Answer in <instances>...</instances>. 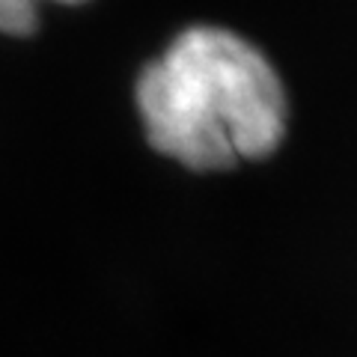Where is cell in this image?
I'll list each match as a JSON object with an SVG mask.
<instances>
[{"instance_id":"3957f363","label":"cell","mask_w":357,"mask_h":357,"mask_svg":"<svg viewBox=\"0 0 357 357\" xmlns=\"http://www.w3.org/2000/svg\"><path fill=\"white\" fill-rule=\"evenodd\" d=\"M54 3H84V0H54Z\"/></svg>"},{"instance_id":"7a4b0ae2","label":"cell","mask_w":357,"mask_h":357,"mask_svg":"<svg viewBox=\"0 0 357 357\" xmlns=\"http://www.w3.org/2000/svg\"><path fill=\"white\" fill-rule=\"evenodd\" d=\"M36 3L39 0H0V33L24 36L36 27Z\"/></svg>"},{"instance_id":"6da1fadb","label":"cell","mask_w":357,"mask_h":357,"mask_svg":"<svg viewBox=\"0 0 357 357\" xmlns=\"http://www.w3.org/2000/svg\"><path fill=\"white\" fill-rule=\"evenodd\" d=\"M137 107L149 143L191 170L265 158L286 134V89L248 39L191 27L143 69Z\"/></svg>"}]
</instances>
